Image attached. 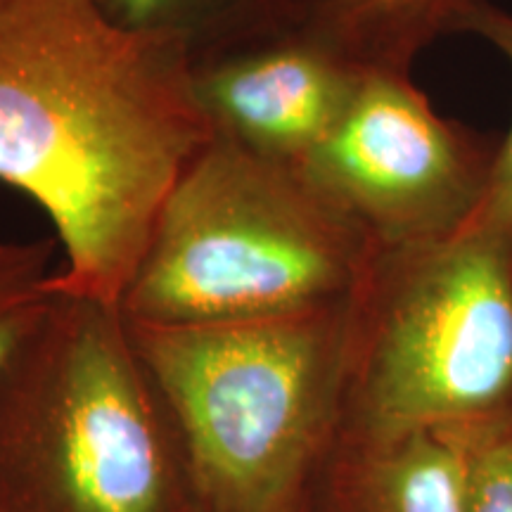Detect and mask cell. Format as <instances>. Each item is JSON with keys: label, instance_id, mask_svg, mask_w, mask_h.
<instances>
[{"label": "cell", "instance_id": "obj_1", "mask_svg": "<svg viewBox=\"0 0 512 512\" xmlns=\"http://www.w3.org/2000/svg\"><path fill=\"white\" fill-rule=\"evenodd\" d=\"M211 128L178 43L93 0H0V183L53 223V290L119 306L166 192Z\"/></svg>", "mask_w": 512, "mask_h": 512}, {"label": "cell", "instance_id": "obj_2", "mask_svg": "<svg viewBox=\"0 0 512 512\" xmlns=\"http://www.w3.org/2000/svg\"><path fill=\"white\" fill-rule=\"evenodd\" d=\"M0 512H207L119 306L55 292L0 368Z\"/></svg>", "mask_w": 512, "mask_h": 512}, {"label": "cell", "instance_id": "obj_3", "mask_svg": "<svg viewBox=\"0 0 512 512\" xmlns=\"http://www.w3.org/2000/svg\"><path fill=\"white\" fill-rule=\"evenodd\" d=\"M207 512H264L316 477L337 437L349 302L216 323H131Z\"/></svg>", "mask_w": 512, "mask_h": 512}, {"label": "cell", "instance_id": "obj_4", "mask_svg": "<svg viewBox=\"0 0 512 512\" xmlns=\"http://www.w3.org/2000/svg\"><path fill=\"white\" fill-rule=\"evenodd\" d=\"M373 249L297 166L211 136L166 192L119 309L159 325L328 309Z\"/></svg>", "mask_w": 512, "mask_h": 512}, {"label": "cell", "instance_id": "obj_5", "mask_svg": "<svg viewBox=\"0 0 512 512\" xmlns=\"http://www.w3.org/2000/svg\"><path fill=\"white\" fill-rule=\"evenodd\" d=\"M512 411V226L484 204L441 238L380 247L349 299L337 434L463 430Z\"/></svg>", "mask_w": 512, "mask_h": 512}, {"label": "cell", "instance_id": "obj_6", "mask_svg": "<svg viewBox=\"0 0 512 512\" xmlns=\"http://www.w3.org/2000/svg\"><path fill=\"white\" fill-rule=\"evenodd\" d=\"M501 136L434 110L413 74L363 69L347 110L297 166L375 249L441 238L489 200Z\"/></svg>", "mask_w": 512, "mask_h": 512}, {"label": "cell", "instance_id": "obj_7", "mask_svg": "<svg viewBox=\"0 0 512 512\" xmlns=\"http://www.w3.org/2000/svg\"><path fill=\"white\" fill-rule=\"evenodd\" d=\"M363 69L294 24L190 57V86L211 136L299 166L347 110Z\"/></svg>", "mask_w": 512, "mask_h": 512}, {"label": "cell", "instance_id": "obj_8", "mask_svg": "<svg viewBox=\"0 0 512 512\" xmlns=\"http://www.w3.org/2000/svg\"><path fill=\"white\" fill-rule=\"evenodd\" d=\"M313 512H465L458 434H337L313 479Z\"/></svg>", "mask_w": 512, "mask_h": 512}, {"label": "cell", "instance_id": "obj_9", "mask_svg": "<svg viewBox=\"0 0 512 512\" xmlns=\"http://www.w3.org/2000/svg\"><path fill=\"white\" fill-rule=\"evenodd\" d=\"M486 0H287V24L304 29L358 69L413 74L446 36H465Z\"/></svg>", "mask_w": 512, "mask_h": 512}, {"label": "cell", "instance_id": "obj_10", "mask_svg": "<svg viewBox=\"0 0 512 512\" xmlns=\"http://www.w3.org/2000/svg\"><path fill=\"white\" fill-rule=\"evenodd\" d=\"M102 15L140 36L200 55L254 31L287 24V0H93Z\"/></svg>", "mask_w": 512, "mask_h": 512}, {"label": "cell", "instance_id": "obj_11", "mask_svg": "<svg viewBox=\"0 0 512 512\" xmlns=\"http://www.w3.org/2000/svg\"><path fill=\"white\" fill-rule=\"evenodd\" d=\"M57 240L0 235V368L55 299Z\"/></svg>", "mask_w": 512, "mask_h": 512}, {"label": "cell", "instance_id": "obj_12", "mask_svg": "<svg viewBox=\"0 0 512 512\" xmlns=\"http://www.w3.org/2000/svg\"><path fill=\"white\" fill-rule=\"evenodd\" d=\"M453 432L463 451L465 512H512V411Z\"/></svg>", "mask_w": 512, "mask_h": 512}, {"label": "cell", "instance_id": "obj_13", "mask_svg": "<svg viewBox=\"0 0 512 512\" xmlns=\"http://www.w3.org/2000/svg\"><path fill=\"white\" fill-rule=\"evenodd\" d=\"M465 36H475L479 41H484L486 46L494 48L508 62L512 72V12L486 0L482 8L470 17V22H467ZM486 204L494 207L498 214H503L512 226V121L508 131L501 136L496 174Z\"/></svg>", "mask_w": 512, "mask_h": 512}, {"label": "cell", "instance_id": "obj_14", "mask_svg": "<svg viewBox=\"0 0 512 512\" xmlns=\"http://www.w3.org/2000/svg\"><path fill=\"white\" fill-rule=\"evenodd\" d=\"M313 479L309 484L294 489L292 494L280 498L278 503H273L271 508H266L264 512H313Z\"/></svg>", "mask_w": 512, "mask_h": 512}]
</instances>
